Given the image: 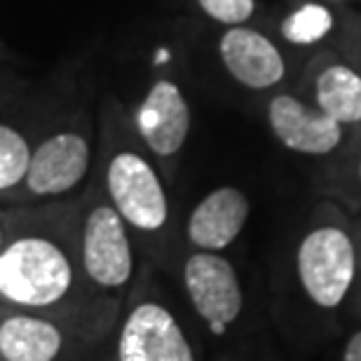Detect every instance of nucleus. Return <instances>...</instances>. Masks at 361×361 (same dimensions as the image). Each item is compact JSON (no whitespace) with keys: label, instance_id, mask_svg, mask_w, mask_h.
Masks as SVG:
<instances>
[{"label":"nucleus","instance_id":"1","mask_svg":"<svg viewBox=\"0 0 361 361\" xmlns=\"http://www.w3.org/2000/svg\"><path fill=\"white\" fill-rule=\"evenodd\" d=\"M66 254L42 237H24L0 251V295L24 307H47L68 293Z\"/></svg>","mask_w":361,"mask_h":361},{"label":"nucleus","instance_id":"2","mask_svg":"<svg viewBox=\"0 0 361 361\" xmlns=\"http://www.w3.org/2000/svg\"><path fill=\"white\" fill-rule=\"evenodd\" d=\"M298 274L317 305H341L355 279L352 240L341 228H319L310 233L298 249Z\"/></svg>","mask_w":361,"mask_h":361},{"label":"nucleus","instance_id":"3","mask_svg":"<svg viewBox=\"0 0 361 361\" xmlns=\"http://www.w3.org/2000/svg\"><path fill=\"white\" fill-rule=\"evenodd\" d=\"M108 192L115 212L139 230H157L167 221V197L153 167L134 153H120L108 164Z\"/></svg>","mask_w":361,"mask_h":361},{"label":"nucleus","instance_id":"4","mask_svg":"<svg viewBox=\"0 0 361 361\" xmlns=\"http://www.w3.org/2000/svg\"><path fill=\"white\" fill-rule=\"evenodd\" d=\"M183 279L197 314L216 336L226 334L242 312V288L233 265L226 258L204 251L188 258Z\"/></svg>","mask_w":361,"mask_h":361},{"label":"nucleus","instance_id":"5","mask_svg":"<svg viewBox=\"0 0 361 361\" xmlns=\"http://www.w3.org/2000/svg\"><path fill=\"white\" fill-rule=\"evenodd\" d=\"M118 357L120 361H195L174 314L157 302L132 310L120 334Z\"/></svg>","mask_w":361,"mask_h":361},{"label":"nucleus","instance_id":"6","mask_svg":"<svg viewBox=\"0 0 361 361\" xmlns=\"http://www.w3.org/2000/svg\"><path fill=\"white\" fill-rule=\"evenodd\" d=\"M82 261L101 286H122L132 274V249L122 216L111 207H97L85 223Z\"/></svg>","mask_w":361,"mask_h":361},{"label":"nucleus","instance_id":"7","mask_svg":"<svg viewBox=\"0 0 361 361\" xmlns=\"http://www.w3.org/2000/svg\"><path fill=\"white\" fill-rule=\"evenodd\" d=\"M268 113L274 136L295 153L326 155L343 139L341 125L334 118L286 94L272 99Z\"/></svg>","mask_w":361,"mask_h":361},{"label":"nucleus","instance_id":"8","mask_svg":"<svg viewBox=\"0 0 361 361\" xmlns=\"http://www.w3.org/2000/svg\"><path fill=\"white\" fill-rule=\"evenodd\" d=\"M90 146L78 134H56L31 153L26 183L35 195H59L87 174Z\"/></svg>","mask_w":361,"mask_h":361},{"label":"nucleus","instance_id":"9","mask_svg":"<svg viewBox=\"0 0 361 361\" xmlns=\"http://www.w3.org/2000/svg\"><path fill=\"white\" fill-rule=\"evenodd\" d=\"M139 132L148 148L157 155H174L183 146L190 129V108L174 82L153 85L136 115Z\"/></svg>","mask_w":361,"mask_h":361},{"label":"nucleus","instance_id":"10","mask_svg":"<svg viewBox=\"0 0 361 361\" xmlns=\"http://www.w3.org/2000/svg\"><path fill=\"white\" fill-rule=\"evenodd\" d=\"M221 59L237 82L268 90L284 78V59L272 42L251 28H230L221 38Z\"/></svg>","mask_w":361,"mask_h":361},{"label":"nucleus","instance_id":"11","mask_svg":"<svg viewBox=\"0 0 361 361\" xmlns=\"http://www.w3.org/2000/svg\"><path fill=\"white\" fill-rule=\"evenodd\" d=\"M249 219V200L237 188H219L195 207L188 237L204 251H221L237 240Z\"/></svg>","mask_w":361,"mask_h":361},{"label":"nucleus","instance_id":"12","mask_svg":"<svg viewBox=\"0 0 361 361\" xmlns=\"http://www.w3.org/2000/svg\"><path fill=\"white\" fill-rule=\"evenodd\" d=\"M61 331L38 317H10L0 324V357L5 361H54Z\"/></svg>","mask_w":361,"mask_h":361},{"label":"nucleus","instance_id":"13","mask_svg":"<svg viewBox=\"0 0 361 361\" xmlns=\"http://www.w3.org/2000/svg\"><path fill=\"white\" fill-rule=\"evenodd\" d=\"M317 104L338 125L361 120V75L348 66H329L317 78Z\"/></svg>","mask_w":361,"mask_h":361},{"label":"nucleus","instance_id":"14","mask_svg":"<svg viewBox=\"0 0 361 361\" xmlns=\"http://www.w3.org/2000/svg\"><path fill=\"white\" fill-rule=\"evenodd\" d=\"M331 28H334V14L324 5L307 3L298 7L288 19H284L281 35L293 45H312V42L326 38Z\"/></svg>","mask_w":361,"mask_h":361},{"label":"nucleus","instance_id":"15","mask_svg":"<svg viewBox=\"0 0 361 361\" xmlns=\"http://www.w3.org/2000/svg\"><path fill=\"white\" fill-rule=\"evenodd\" d=\"M31 148L17 129L0 125V190L17 185L26 178Z\"/></svg>","mask_w":361,"mask_h":361},{"label":"nucleus","instance_id":"16","mask_svg":"<svg viewBox=\"0 0 361 361\" xmlns=\"http://www.w3.org/2000/svg\"><path fill=\"white\" fill-rule=\"evenodd\" d=\"M209 17L221 24H242L254 14V0H197Z\"/></svg>","mask_w":361,"mask_h":361},{"label":"nucleus","instance_id":"17","mask_svg":"<svg viewBox=\"0 0 361 361\" xmlns=\"http://www.w3.org/2000/svg\"><path fill=\"white\" fill-rule=\"evenodd\" d=\"M345 361H361V331L350 338L348 348H345Z\"/></svg>","mask_w":361,"mask_h":361},{"label":"nucleus","instance_id":"18","mask_svg":"<svg viewBox=\"0 0 361 361\" xmlns=\"http://www.w3.org/2000/svg\"><path fill=\"white\" fill-rule=\"evenodd\" d=\"M169 59V52L167 49H160V54H157V59H155V63H164Z\"/></svg>","mask_w":361,"mask_h":361},{"label":"nucleus","instance_id":"19","mask_svg":"<svg viewBox=\"0 0 361 361\" xmlns=\"http://www.w3.org/2000/svg\"><path fill=\"white\" fill-rule=\"evenodd\" d=\"M0 244H3V233H0Z\"/></svg>","mask_w":361,"mask_h":361}]
</instances>
